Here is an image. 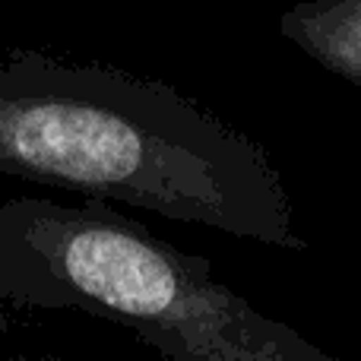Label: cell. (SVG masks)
I'll return each instance as SVG.
<instances>
[{"label":"cell","mask_w":361,"mask_h":361,"mask_svg":"<svg viewBox=\"0 0 361 361\" xmlns=\"http://www.w3.org/2000/svg\"><path fill=\"white\" fill-rule=\"evenodd\" d=\"M0 175L307 250L257 140L178 89L105 63L0 54Z\"/></svg>","instance_id":"1"},{"label":"cell","mask_w":361,"mask_h":361,"mask_svg":"<svg viewBox=\"0 0 361 361\" xmlns=\"http://www.w3.org/2000/svg\"><path fill=\"white\" fill-rule=\"evenodd\" d=\"M0 305L111 320L169 361H343L92 197L0 200Z\"/></svg>","instance_id":"2"},{"label":"cell","mask_w":361,"mask_h":361,"mask_svg":"<svg viewBox=\"0 0 361 361\" xmlns=\"http://www.w3.org/2000/svg\"><path fill=\"white\" fill-rule=\"evenodd\" d=\"M279 32L326 73L361 89V0H301L282 13Z\"/></svg>","instance_id":"3"},{"label":"cell","mask_w":361,"mask_h":361,"mask_svg":"<svg viewBox=\"0 0 361 361\" xmlns=\"http://www.w3.org/2000/svg\"><path fill=\"white\" fill-rule=\"evenodd\" d=\"M0 361H63V358H44V355H10V358H0Z\"/></svg>","instance_id":"4"}]
</instances>
